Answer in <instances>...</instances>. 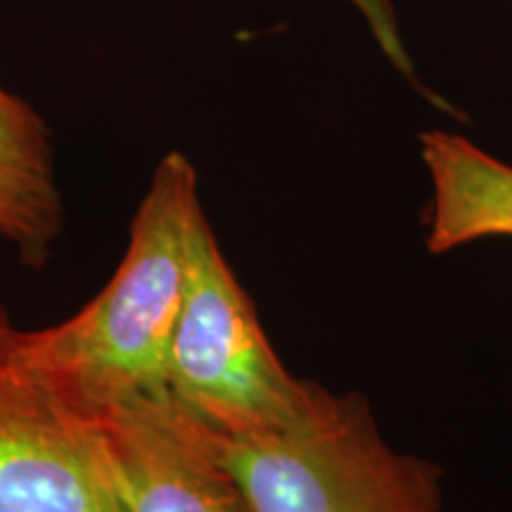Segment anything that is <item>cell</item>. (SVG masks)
<instances>
[{
	"instance_id": "cell-1",
	"label": "cell",
	"mask_w": 512,
	"mask_h": 512,
	"mask_svg": "<svg viewBox=\"0 0 512 512\" xmlns=\"http://www.w3.org/2000/svg\"><path fill=\"white\" fill-rule=\"evenodd\" d=\"M204 214L195 164L183 152H166L140 197L110 283L62 323L17 330L19 354L91 411L166 389V358Z\"/></svg>"
},
{
	"instance_id": "cell-2",
	"label": "cell",
	"mask_w": 512,
	"mask_h": 512,
	"mask_svg": "<svg viewBox=\"0 0 512 512\" xmlns=\"http://www.w3.org/2000/svg\"><path fill=\"white\" fill-rule=\"evenodd\" d=\"M211 434L254 512H444L441 467L389 444L361 394L325 389L283 432Z\"/></svg>"
},
{
	"instance_id": "cell-3",
	"label": "cell",
	"mask_w": 512,
	"mask_h": 512,
	"mask_svg": "<svg viewBox=\"0 0 512 512\" xmlns=\"http://www.w3.org/2000/svg\"><path fill=\"white\" fill-rule=\"evenodd\" d=\"M166 392L230 437L290 430L309 418L325 392L294 377L273 351L207 214L192 242L188 287L166 358Z\"/></svg>"
},
{
	"instance_id": "cell-4",
	"label": "cell",
	"mask_w": 512,
	"mask_h": 512,
	"mask_svg": "<svg viewBox=\"0 0 512 512\" xmlns=\"http://www.w3.org/2000/svg\"><path fill=\"white\" fill-rule=\"evenodd\" d=\"M0 328V512H126L98 411L72 399Z\"/></svg>"
},
{
	"instance_id": "cell-5",
	"label": "cell",
	"mask_w": 512,
	"mask_h": 512,
	"mask_svg": "<svg viewBox=\"0 0 512 512\" xmlns=\"http://www.w3.org/2000/svg\"><path fill=\"white\" fill-rule=\"evenodd\" d=\"M126 512H254L214 434L166 389L98 411Z\"/></svg>"
},
{
	"instance_id": "cell-6",
	"label": "cell",
	"mask_w": 512,
	"mask_h": 512,
	"mask_svg": "<svg viewBox=\"0 0 512 512\" xmlns=\"http://www.w3.org/2000/svg\"><path fill=\"white\" fill-rule=\"evenodd\" d=\"M64 230L55 147L46 119L0 86V240L24 266L43 268Z\"/></svg>"
},
{
	"instance_id": "cell-7",
	"label": "cell",
	"mask_w": 512,
	"mask_h": 512,
	"mask_svg": "<svg viewBox=\"0 0 512 512\" xmlns=\"http://www.w3.org/2000/svg\"><path fill=\"white\" fill-rule=\"evenodd\" d=\"M432 185L427 249L446 254L486 238H512V166L448 131L420 136Z\"/></svg>"
},
{
	"instance_id": "cell-8",
	"label": "cell",
	"mask_w": 512,
	"mask_h": 512,
	"mask_svg": "<svg viewBox=\"0 0 512 512\" xmlns=\"http://www.w3.org/2000/svg\"><path fill=\"white\" fill-rule=\"evenodd\" d=\"M347 3L354 5L358 15L366 19L370 34L375 36L377 46L387 55V60L399 72L413 76V62L406 50V43H403L399 17H396L392 0H347Z\"/></svg>"
},
{
	"instance_id": "cell-9",
	"label": "cell",
	"mask_w": 512,
	"mask_h": 512,
	"mask_svg": "<svg viewBox=\"0 0 512 512\" xmlns=\"http://www.w3.org/2000/svg\"><path fill=\"white\" fill-rule=\"evenodd\" d=\"M10 325H12V320L8 316V311H5V306L0 304V328H10Z\"/></svg>"
}]
</instances>
